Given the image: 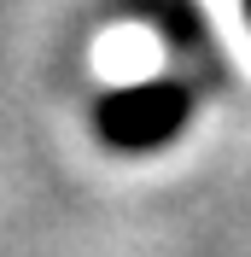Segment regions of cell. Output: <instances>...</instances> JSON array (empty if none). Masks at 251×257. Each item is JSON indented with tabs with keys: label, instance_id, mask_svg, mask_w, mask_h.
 <instances>
[{
	"label": "cell",
	"instance_id": "2",
	"mask_svg": "<svg viewBox=\"0 0 251 257\" xmlns=\"http://www.w3.org/2000/svg\"><path fill=\"white\" fill-rule=\"evenodd\" d=\"M239 6H245V24H251V0H239Z\"/></svg>",
	"mask_w": 251,
	"mask_h": 257
},
{
	"label": "cell",
	"instance_id": "1",
	"mask_svg": "<svg viewBox=\"0 0 251 257\" xmlns=\"http://www.w3.org/2000/svg\"><path fill=\"white\" fill-rule=\"evenodd\" d=\"M193 111V94L181 82H135V88H117L94 105V123L111 146L123 152H152V146L175 141L181 123Z\"/></svg>",
	"mask_w": 251,
	"mask_h": 257
}]
</instances>
